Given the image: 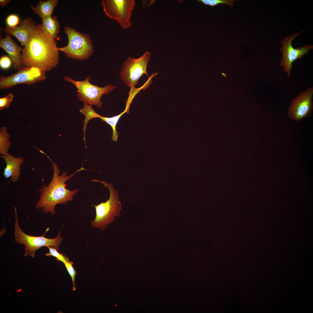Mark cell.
<instances>
[{
    "label": "cell",
    "instance_id": "obj_1",
    "mask_svg": "<svg viewBox=\"0 0 313 313\" xmlns=\"http://www.w3.org/2000/svg\"><path fill=\"white\" fill-rule=\"evenodd\" d=\"M57 42L42 24L36 25L21 52L23 66L50 71L59 63Z\"/></svg>",
    "mask_w": 313,
    "mask_h": 313
},
{
    "label": "cell",
    "instance_id": "obj_2",
    "mask_svg": "<svg viewBox=\"0 0 313 313\" xmlns=\"http://www.w3.org/2000/svg\"><path fill=\"white\" fill-rule=\"evenodd\" d=\"M39 151L46 155L51 161L53 167V174L49 185L47 186L43 185L41 189L38 190L40 192V196L35 208L37 209H42L43 213L50 212L54 215L55 214V207L57 204H65L72 200L73 197L79 190V189L72 190L67 189L65 182L78 172L88 169L82 166L70 175H67L66 171L59 175L60 170L57 164L53 162L43 152L40 150Z\"/></svg>",
    "mask_w": 313,
    "mask_h": 313
},
{
    "label": "cell",
    "instance_id": "obj_3",
    "mask_svg": "<svg viewBox=\"0 0 313 313\" xmlns=\"http://www.w3.org/2000/svg\"><path fill=\"white\" fill-rule=\"evenodd\" d=\"M91 181L102 183L104 187L108 188L110 192L108 200L97 205L92 204L95 208L96 215L94 219L91 222V226L93 228H97L104 230L108 224L115 220V217L120 215L121 203L119 199L118 192L117 190L114 189L112 184L97 179L92 180Z\"/></svg>",
    "mask_w": 313,
    "mask_h": 313
},
{
    "label": "cell",
    "instance_id": "obj_4",
    "mask_svg": "<svg viewBox=\"0 0 313 313\" xmlns=\"http://www.w3.org/2000/svg\"><path fill=\"white\" fill-rule=\"evenodd\" d=\"M64 31L68 39L67 45L58 48L67 57L83 61L88 59L94 51V46L90 36L79 32L72 27L65 26Z\"/></svg>",
    "mask_w": 313,
    "mask_h": 313
},
{
    "label": "cell",
    "instance_id": "obj_5",
    "mask_svg": "<svg viewBox=\"0 0 313 313\" xmlns=\"http://www.w3.org/2000/svg\"><path fill=\"white\" fill-rule=\"evenodd\" d=\"M14 210L15 214L14 234L15 241L18 244H22L24 245L25 251V256H30L33 258L35 251L43 247H52L58 250H59L60 244L63 240L61 236V231L57 236L53 239H49L44 236L45 234L48 230V228L47 229L43 235L41 236H34L28 235L24 233L20 227L16 207H14Z\"/></svg>",
    "mask_w": 313,
    "mask_h": 313
},
{
    "label": "cell",
    "instance_id": "obj_6",
    "mask_svg": "<svg viewBox=\"0 0 313 313\" xmlns=\"http://www.w3.org/2000/svg\"><path fill=\"white\" fill-rule=\"evenodd\" d=\"M64 80L74 85L77 89L76 95L79 99L84 104L95 105L99 108L102 106L101 99L104 94H108L116 87L111 84H107L101 87L93 85L90 82V77L88 76L85 80L77 81L69 77H63Z\"/></svg>",
    "mask_w": 313,
    "mask_h": 313
},
{
    "label": "cell",
    "instance_id": "obj_7",
    "mask_svg": "<svg viewBox=\"0 0 313 313\" xmlns=\"http://www.w3.org/2000/svg\"><path fill=\"white\" fill-rule=\"evenodd\" d=\"M150 55L151 53L146 51L139 58L134 59L129 57L122 66L121 79L132 90L137 85L139 80L143 74L148 76L146 68Z\"/></svg>",
    "mask_w": 313,
    "mask_h": 313
},
{
    "label": "cell",
    "instance_id": "obj_8",
    "mask_svg": "<svg viewBox=\"0 0 313 313\" xmlns=\"http://www.w3.org/2000/svg\"><path fill=\"white\" fill-rule=\"evenodd\" d=\"M104 11L111 19L116 21L124 29L131 26L130 18L134 8V0H103Z\"/></svg>",
    "mask_w": 313,
    "mask_h": 313
},
{
    "label": "cell",
    "instance_id": "obj_9",
    "mask_svg": "<svg viewBox=\"0 0 313 313\" xmlns=\"http://www.w3.org/2000/svg\"><path fill=\"white\" fill-rule=\"evenodd\" d=\"M305 30L299 33L292 34L286 37L281 40L282 47L280 50L282 55V57L280 65L290 77L293 67L292 63L298 59H301L304 56L307 54L310 50L313 49V45H305L303 46L294 48L292 42L293 40Z\"/></svg>",
    "mask_w": 313,
    "mask_h": 313
},
{
    "label": "cell",
    "instance_id": "obj_10",
    "mask_svg": "<svg viewBox=\"0 0 313 313\" xmlns=\"http://www.w3.org/2000/svg\"><path fill=\"white\" fill-rule=\"evenodd\" d=\"M46 72L36 67L23 66L17 72L12 75L8 77L1 75L0 88L7 89L20 84H34L46 79Z\"/></svg>",
    "mask_w": 313,
    "mask_h": 313
},
{
    "label": "cell",
    "instance_id": "obj_11",
    "mask_svg": "<svg viewBox=\"0 0 313 313\" xmlns=\"http://www.w3.org/2000/svg\"><path fill=\"white\" fill-rule=\"evenodd\" d=\"M313 87L301 92L291 101L288 110L289 117L296 121L310 117L313 108Z\"/></svg>",
    "mask_w": 313,
    "mask_h": 313
},
{
    "label": "cell",
    "instance_id": "obj_12",
    "mask_svg": "<svg viewBox=\"0 0 313 313\" xmlns=\"http://www.w3.org/2000/svg\"><path fill=\"white\" fill-rule=\"evenodd\" d=\"M36 26L31 18H27L21 21L19 26L12 28L6 26L3 30L7 34L15 37L21 45L24 46L28 42Z\"/></svg>",
    "mask_w": 313,
    "mask_h": 313
},
{
    "label": "cell",
    "instance_id": "obj_13",
    "mask_svg": "<svg viewBox=\"0 0 313 313\" xmlns=\"http://www.w3.org/2000/svg\"><path fill=\"white\" fill-rule=\"evenodd\" d=\"M0 47L9 55L12 61L14 69L19 70L23 66L21 60L23 48L13 41L9 34H7L5 38L0 39Z\"/></svg>",
    "mask_w": 313,
    "mask_h": 313
},
{
    "label": "cell",
    "instance_id": "obj_14",
    "mask_svg": "<svg viewBox=\"0 0 313 313\" xmlns=\"http://www.w3.org/2000/svg\"><path fill=\"white\" fill-rule=\"evenodd\" d=\"M6 163L3 175L6 179L10 177L12 181L14 182L18 180L20 174L21 165L23 163L24 158L21 157H16L8 152L2 155Z\"/></svg>",
    "mask_w": 313,
    "mask_h": 313
},
{
    "label": "cell",
    "instance_id": "obj_15",
    "mask_svg": "<svg viewBox=\"0 0 313 313\" xmlns=\"http://www.w3.org/2000/svg\"><path fill=\"white\" fill-rule=\"evenodd\" d=\"M58 0H39L36 6H31V9L41 19L52 16L54 9L58 4Z\"/></svg>",
    "mask_w": 313,
    "mask_h": 313
},
{
    "label": "cell",
    "instance_id": "obj_16",
    "mask_svg": "<svg viewBox=\"0 0 313 313\" xmlns=\"http://www.w3.org/2000/svg\"><path fill=\"white\" fill-rule=\"evenodd\" d=\"M42 25L54 39L57 38L59 32L60 25L58 17L55 16L41 19Z\"/></svg>",
    "mask_w": 313,
    "mask_h": 313
},
{
    "label": "cell",
    "instance_id": "obj_17",
    "mask_svg": "<svg viewBox=\"0 0 313 313\" xmlns=\"http://www.w3.org/2000/svg\"><path fill=\"white\" fill-rule=\"evenodd\" d=\"M91 106L84 104L83 106L79 110L80 112L85 116L83 130L84 133L83 140L86 148H87V147L85 144V134L87 125L90 120L93 118H98L100 115L93 110Z\"/></svg>",
    "mask_w": 313,
    "mask_h": 313
},
{
    "label": "cell",
    "instance_id": "obj_18",
    "mask_svg": "<svg viewBox=\"0 0 313 313\" xmlns=\"http://www.w3.org/2000/svg\"><path fill=\"white\" fill-rule=\"evenodd\" d=\"M129 108L126 107L124 111L118 115L110 117H104L100 115L99 117L98 118L100 119L102 121L105 122L111 126L113 131L112 139L114 141H117L119 136V133L116 129L117 124L121 117L125 112L129 111Z\"/></svg>",
    "mask_w": 313,
    "mask_h": 313
},
{
    "label": "cell",
    "instance_id": "obj_19",
    "mask_svg": "<svg viewBox=\"0 0 313 313\" xmlns=\"http://www.w3.org/2000/svg\"><path fill=\"white\" fill-rule=\"evenodd\" d=\"M10 135L7 132L6 127H3L0 130V153L4 155L8 153L11 145L9 139Z\"/></svg>",
    "mask_w": 313,
    "mask_h": 313
},
{
    "label": "cell",
    "instance_id": "obj_20",
    "mask_svg": "<svg viewBox=\"0 0 313 313\" xmlns=\"http://www.w3.org/2000/svg\"><path fill=\"white\" fill-rule=\"evenodd\" d=\"M234 0H199L198 1L201 2L205 5L209 6L212 7L219 4H225L229 5L231 8L234 4Z\"/></svg>",
    "mask_w": 313,
    "mask_h": 313
},
{
    "label": "cell",
    "instance_id": "obj_21",
    "mask_svg": "<svg viewBox=\"0 0 313 313\" xmlns=\"http://www.w3.org/2000/svg\"><path fill=\"white\" fill-rule=\"evenodd\" d=\"M49 250V252L46 254V255L48 256H53L56 258L57 260L60 261L64 263L69 261L68 258L62 254H60L56 248L52 247H47Z\"/></svg>",
    "mask_w": 313,
    "mask_h": 313
},
{
    "label": "cell",
    "instance_id": "obj_22",
    "mask_svg": "<svg viewBox=\"0 0 313 313\" xmlns=\"http://www.w3.org/2000/svg\"><path fill=\"white\" fill-rule=\"evenodd\" d=\"M6 26L9 27H14L20 23V19L19 16L16 14H12L8 15L6 19Z\"/></svg>",
    "mask_w": 313,
    "mask_h": 313
},
{
    "label": "cell",
    "instance_id": "obj_23",
    "mask_svg": "<svg viewBox=\"0 0 313 313\" xmlns=\"http://www.w3.org/2000/svg\"><path fill=\"white\" fill-rule=\"evenodd\" d=\"M13 95L12 93H9L6 96L0 99V109L2 110L5 108H8L13 99Z\"/></svg>",
    "mask_w": 313,
    "mask_h": 313
},
{
    "label": "cell",
    "instance_id": "obj_24",
    "mask_svg": "<svg viewBox=\"0 0 313 313\" xmlns=\"http://www.w3.org/2000/svg\"><path fill=\"white\" fill-rule=\"evenodd\" d=\"M64 264L72 278L73 283V289L74 290H75L76 286L74 282L76 272L72 266L73 263L71 261H68Z\"/></svg>",
    "mask_w": 313,
    "mask_h": 313
},
{
    "label": "cell",
    "instance_id": "obj_25",
    "mask_svg": "<svg viewBox=\"0 0 313 313\" xmlns=\"http://www.w3.org/2000/svg\"><path fill=\"white\" fill-rule=\"evenodd\" d=\"M12 61L10 58L6 55H3L0 59V66L3 70L9 69L11 66Z\"/></svg>",
    "mask_w": 313,
    "mask_h": 313
},
{
    "label": "cell",
    "instance_id": "obj_26",
    "mask_svg": "<svg viewBox=\"0 0 313 313\" xmlns=\"http://www.w3.org/2000/svg\"><path fill=\"white\" fill-rule=\"evenodd\" d=\"M10 1L9 0H0V5L2 6H6Z\"/></svg>",
    "mask_w": 313,
    "mask_h": 313
}]
</instances>
